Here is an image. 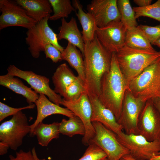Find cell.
<instances>
[{
  "mask_svg": "<svg viewBox=\"0 0 160 160\" xmlns=\"http://www.w3.org/2000/svg\"><path fill=\"white\" fill-rule=\"evenodd\" d=\"M85 87L88 95L99 97L103 75L110 69L112 53L102 45L95 33L91 41L84 42Z\"/></svg>",
  "mask_w": 160,
  "mask_h": 160,
  "instance_id": "1",
  "label": "cell"
},
{
  "mask_svg": "<svg viewBox=\"0 0 160 160\" xmlns=\"http://www.w3.org/2000/svg\"><path fill=\"white\" fill-rule=\"evenodd\" d=\"M127 87L115 53H113L110 69L104 74L100 80L98 98L102 103L113 113L117 121L120 115Z\"/></svg>",
  "mask_w": 160,
  "mask_h": 160,
  "instance_id": "2",
  "label": "cell"
},
{
  "mask_svg": "<svg viewBox=\"0 0 160 160\" xmlns=\"http://www.w3.org/2000/svg\"><path fill=\"white\" fill-rule=\"evenodd\" d=\"M121 71L128 85L147 67L160 57V51L124 45L115 53Z\"/></svg>",
  "mask_w": 160,
  "mask_h": 160,
  "instance_id": "3",
  "label": "cell"
},
{
  "mask_svg": "<svg viewBox=\"0 0 160 160\" xmlns=\"http://www.w3.org/2000/svg\"><path fill=\"white\" fill-rule=\"evenodd\" d=\"M127 90L144 103L159 97L160 91V57L130 81Z\"/></svg>",
  "mask_w": 160,
  "mask_h": 160,
  "instance_id": "4",
  "label": "cell"
},
{
  "mask_svg": "<svg viewBox=\"0 0 160 160\" xmlns=\"http://www.w3.org/2000/svg\"><path fill=\"white\" fill-rule=\"evenodd\" d=\"M50 17L38 22L26 32L25 42L31 56L35 58H39L41 52H44V46L47 44H51L61 53L64 49L58 43L57 34L48 25Z\"/></svg>",
  "mask_w": 160,
  "mask_h": 160,
  "instance_id": "5",
  "label": "cell"
},
{
  "mask_svg": "<svg viewBox=\"0 0 160 160\" xmlns=\"http://www.w3.org/2000/svg\"><path fill=\"white\" fill-rule=\"evenodd\" d=\"M31 130L26 115L20 111L0 125V142L16 151L22 145L23 138L30 133Z\"/></svg>",
  "mask_w": 160,
  "mask_h": 160,
  "instance_id": "6",
  "label": "cell"
},
{
  "mask_svg": "<svg viewBox=\"0 0 160 160\" xmlns=\"http://www.w3.org/2000/svg\"><path fill=\"white\" fill-rule=\"evenodd\" d=\"M117 138L136 160H149L159 155L160 140L150 142L140 135H127L121 131L116 134Z\"/></svg>",
  "mask_w": 160,
  "mask_h": 160,
  "instance_id": "7",
  "label": "cell"
},
{
  "mask_svg": "<svg viewBox=\"0 0 160 160\" xmlns=\"http://www.w3.org/2000/svg\"><path fill=\"white\" fill-rule=\"evenodd\" d=\"M95 133L89 144H94L106 154L108 160H120L124 156L130 154L129 151L118 140L116 134L100 123L92 122Z\"/></svg>",
  "mask_w": 160,
  "mask_h": 160,
  "instance_id": "8",
  "label": "cell"
},
{
  "mask_svg": "<svg viewBox=\"0 0 160 160\" xmlns=\"http://www.w3.org/2000/svg\"><path fill=\"white\" fill-rule=\"evenodd\" d=\"M145 103L135 97L126 90L124 96L121 113L117 120L127 135H139L137 123L138 118Z\"/></svg>",
  "mask_w": 160,
  "mask_h": 160,
  "instance_id": "9",
  "label": "cell"
},
{
  "mask_svg": "<svg viewBox=\"0 0 160 160\" xmlns=\"http://www.w3.org/2000/svg\"><path fill=\"white\" fill-rule=\"evenodd\" d=\"M0 30L14 26L27 29L31 28L38 22L29 17L25 11L15 1L0 0Z\"/></svg>",
  "mask_w": 160,
  "mask_h": 160,
  "instance_id": "10",
  "label": "cell"
},
{
  "mask_svg": "<svg viewBox=\"0 0 160 160\" xmlns=\"http://www.w3.org/2000/svg\"><path fill=\"white\" fill-rule=\"evenodd\" d=\"M7 71L8 74L25 81L37 93L44 94L54 103L58 105H61V96L51 89L49 86V80L47 77L31 71L21 70L13 65H10Z\"/></svg>",
  "mask_w": 160,
  "mask_h": 160,
  "instance_id": "11",
  "label": "cell"
},
{
  "mask_svg": "<svg viewBox=\"0 0 160 160\" xmlns=\"http://www.w3.org/2000/svg\"><path fill=\"white\" fill-rule=\"evenodd\" d=\"M61 105L71 111L82 121L86 133L82 139V143L84 145H88L95 132L91 121L92 108L87 93L86 92L83 93L79 99L73 101H67L62 98Z\"/></svg>",
  "mask_w": 160,
  "mask_h": 160,
  "instance_id": "12",
  "label": "cell"
},
{
  "mask_svg": "<svg viewBox=\"0 0 160 160\" xmlns=\"http://www.w3.org/2000/svg\"><path fill=\"white\" fill-rule=\"evenodd\" d=\"M137 126L139 135L148 141L160 140V113L152 99L145 103L138 118Z\"/></svg>",
  "mask_w": 160,
  "mask_h": 160,
  "instance_id": "13",
  "label": "cell"
},
{
  "mask_svg": "<svg viewBox=\"0 0 160 160\" xmlns=\"http://www.w3.org/2000/svg\"><path fill=\"white\" fill-rule=\"evenodd\" d=\"M127 29L121 21L97 27L96 36L103 46L111 53L117 52L125 45Z\"/></svg>",
  "mask_w": 160,
  "mask_h": 160,
  "instance_id": "14",
  "label": "cell"
},
{
  "mask_svg": "<svg viewBox=\"0 0 160 160\" xmlns=\"http://www.w3.org/2000/svg\"><path fill=\"white\" fill-rule=\"evenodd\" d=\"M87 9L94 18L98 28L121 21L116 0H92L87 5Z\"/></svg>",
  "mask_w": 160,
  "mask_h": 160,
  "instance_id": "15",
  "label": "cell"
},
{
  "mask_svg": "<svg viewBox=\"0 0 160 160\" xmlns=\"http://www.w3.org/2000/svg\"><path fill=\"white\" fill-rule=\"evenodd\" d=\"M88 95L92 108V122H99L116 134L122 131V127L118 123L113 113L102 103L98 97Z\"/></svg>",
  "mask_w": 160,
  "mask_h": 160,
  "instance_id": "16",
  "label": "cell"
},
{
  "mask_svg": "<svg viewBox=\"0 0 160 160\" xmlns=\"http://www.w3.org/2000/svg\"><path fill=\"white\" fill-rule=\"evenodd\" d=\"M35 104L37 107V113L36 120L32 124L30 125L31 130L30 135L31 136L35 127L49 116L54 114H60L69 118L76 116L67 108H63L51 102L43 94H39V98Z\"/></svg>",
  "mask_w": 160,
  "mask_h": 160,
  "instance_id": "17",
  "label": "cell"
},
{
  "mask_svg": "<svg viewBox=\"0 0 160 160\" xmlns=\"http://www.w3.org/2000/svg\"><path fill=\"white\" fill-rule=\"evenodd\" d=\"M61 22V26L59 28V32L57 35L58 40H66L77 47L83 56L84 42L75 18L72 17L70 20L67 22L65 18H62Z\"/></svg>",
  "mask_w": 160,
  "mask_h": 160,
  "instance_id": "18",
  "label": "cell"
},
{
  "mask_svg": "<svg viewBox=\"0 0 160 160\" xmlns=\"http://www.w3.org/2000/svg\"><path fill=\"white\" fill-rule=\"evenodd\" d=\"M17 3L25 11L30 17L39 22L51 16L53 12L49 0H16Z\"/></svg>",
  "mask_w": 160,
  "mask_h": 160,
  "instance_id": "19",
  "label": "cell"
},
{
  "mask_svg": "<svg viewBox=\"0 0 160 160\" xmlns=\"http://www.w3.org/2000/svg\"><path fill=\"white\" fill-rule=\"evenodd\" d=\"M0 85L22 95L26 99L29 105L35 103L39 98L38 93L31 87H28L21 80L7 73L0 76Z\"/></svg>",
  "mask_w": 160,
  "mask_h": 160,
  "instance_id": "20",
  "label": "cell"
},
{
  "mask_svg": "<svg viewBox=\"0 0 160 160\" xmlns=\"http://www.w3.org/2000/svg\"><path fill=\"white\" fill-rule=\"evenodd\" d=\"M72 5L78 10L75 12L76 15L82 27V36L84 42L92 41L97 27L95 19L90 14L84 12L79 1L73 0Z\"/></svg>",
  "mask_w": 160,
  "mask_h": 160,
  "instance_id": "21",
  "label": "cell"
},
{
  "mask_svg": "<svg viewBox=\"0 0 160 160\" xmlns=\"http://www.w3.org/2000/svg\"><path fill=\"white\" fill-rule=\"evenodd\" d=\"M66 63L60 65L52 77L54 91L63 97L66 88L77 78Z\"/></svg>",
  "mask_w": 160,
  "mask_h": 160,
  "instance_id": "22",
  "label": "cell"
},
{
  "mask_svg": "<svg viewBox=\"0 0 160 160\" xmlns=\"http://www.w3.org/2000/svg\"><path fill=\"white\" fill-rule=\"evenodd\" d=\"M83 57L80 51L69 42H68L66 47L61 53L62 60L67 62L70 66L76 71L78 76L85 83V64Z\"/></svg>",
  "mask_w": 160,
  "mask_h": 160,
  "instance_id": "23",
  "label": "cell"
},
{
  "mask_svg": "<svg viewBox=\"0 0 160 160\" xmlns=\"http://www.w3.org/2000/svg\"><path fill=\"white\" fill-rule=\"evenodd\" d=\"M59 124L57 122L50 124L40 122L35 128L32 136L36 137L39 145L47 146L53 139L59 137Z\"/></svg>",
  "mask_w": 160,
  "mask_h": 160,
  "instance_id": "24",
  "label": "cell"
},
{
  "mask_svg": "<svg viewBox=\"0 0 160 160\" xmlns=\"http://www.w3.org/2000/svg\"><path fill=\"white\" fill-rule=\"evenodd\" d=\"M125 45L137 49L155 50L137 26L127 30Z\"/></svg>",
  "mask_w": 160,
  "mask_h": 160,
  "instance_id": "25",
  "label": "cell"
},
{
  "mask_svg": "<svg viewBox=\"0 0 160 160\" xmlns=\"http://www.w3.org/2000/svg\"><path fill=\"white\" fill-rule=\"evenodd\" d=\"M60 133L71 137L76 135H84L86 129L81 120L77 116L69 118L68 120L63 119L59 123Z\"/></svg>",
  "mask_w": 160,
  "mask_h": 160,
  "instance_id": "26",
  "label": "cell"
},
{
  "mask_svg": "<svg viewBox=\"0 0 160 160\" xmlns=\"http://www.w3.org/2000/svg\"><path fill=\"white\" fill-rule=\"evenodd\" d=\"M117 6L121 17V21L127 30L138 26L135 13L129 0H117Z\"/></svg>",
  "mask_w": 160,
  "mask_h": 160,
  "instance_id": "27",
  "label": "cell"
},
{
  "mask_svg": "<svg viewBox=\"0 0 160 160\" xmlns=\"http://www.w3.org/2000/svg\"><path fill=\"white\" fill-rule=\"evenodd\" d=\"M52 8L53 14L49 20H56L67 18L73 12H76L75 8L70 0H49Z\"/></svg>",
  "mask_w": 160,
  "mask_h": 160,
  "instance_id": "28",
  "label": "cell"
},
{
  "mask_svg": "<svg viewBox=\"0 0 160 160\" xmlns=\"http://www.w3.org/2000/svg\"><path fill=\"white\" fill-rule=\"evenodd\" d=\"M86 92L84 82L78 76L76 79L66 89L63 96L67 101H73L79 99Z\"/></svg>",
  "mask_w": 160,
  "mask_h": 160,
  "instance_id": "29",
  "label": "cell"
},
{
  "mask_svg": "<svg viewBox=\"0 0 160 160\" xmlns=\"http://www.w3.org/2000/svg\"><path fill=\"white\" fill-rule=\"evenodd\" d=\"M133 8L136 19L142 16L147 17L160 22V0L145 7H135Z\"/></svg>",
  "mask_w": 160,
  "mask_h": 160,
  "instance_id": "30",
  "label": "cell"
},
{
  "mask_svg": "<svg viewBox=\"0 0 160 160\" xmlns=\"http://www.w3.org/2000/svg\"><path fill=\"white\" fill-rule=\"evenodd\" d=\"M107 157L106 153L94 144H90L83 156L78 160H101Z\"/></svg>",
  "mask_w": 160,
  "mask_h": 160,
  "instance_id": "31",
  "label": "cell"
},
{
  "mask_svg": "<svg viewBox=\"0 0 160 160\" xmlns=\"http://www.w3.org/2000/svg\"><path fill=\"white\" fill-rule=\"evenodd\" d=\"M137 27L151 44L160 37V25L154 26L140 25Z\"/></svg>",
  "mask_w": 160,
  "mask_h": 160,
  "instance_id": "32",
  "label": "cell"
},
{
  "mask_svg": "<svg viewBox=\"0 0 160 160\" xmlns=\"http://www.w3.org/2000/svg\"><path fill=\"white\" fill-rule=\"evenodd\" d=\"M35 104H33L23 107L14 108L0 102V121H1L7 117L11 115L13 116L22 110L33 109L35 107Z\"/></svg>",
  "mask_w": 160,
  "mask_h": 160,
  "instance_id": "33",
  "label": "cell"
},
{
  "mask_svg": "<svg viewBox=\"0 0 160 160\" xmlns=\"http://www.w3.org/2000/svg\"><path fill=\"white\" fill-rule=\"evenodd\" d=\"M44 52L46 57L50 59L53 63H57L62 60L61 52L51 44L45 45Z\"/></svg>",
  "mask_w": 160,
  "mask_h": 160,
  "instance_id": "34",
  "label": "cell"
},
{
  "mask_svg": "<svg viewBox=\"0 0 160 160\" xmlns=\"http://www.w3.org/2000/svg\"><path fill=\"white\" fill-rule=\"evenodd\" d=\"M9 158V160H35L30 150L26 152L20 150L16 152L15 157L10 155Z\"/></svg>",
  "mask_w": 160,
  "mask_h": 160,
  "instance_id": "35",
  "label": "cell"
},
{
  "mask_svg": "<svg viewBox=\"0 0 160 160\" xmlns=\"http://www.w3.org/2000/svg\"><path fill=\"white\" fill-rule=\"evenodd\" d=\"M152 1L151 0H134V2L138 7H142L151 4Z\"/></svg>",
  "mask_w": 160,
  "mask_h": 160,
  "instance_id": "36",
  "label": "cell"
},
{
  "mask_svg": "<svg viewBox=\"0 0 160 160\" xmlns=\"http://www.w3.org/2000/svg\"><path fill=\"white\" fill-rule=\"evenodd\" d=\"M9 148L7 144L0 142V155H3L6 154Z\"/></svg>",
  "mask_w": 160,
  "mask_h": 160,
  "instance_id": "37",
  "label": "cell"
},
{
  "mask_svg": "<svg viewBox=\"0 0 160 160\" xmlns=\"http://www.w3.org/2000/svg\"><path fill=\"white\" fill-rule=\"evenodd\" d=\"M154 105L160 113V97H156L152 99Z\"/></svg>",
  "mask_w": 160,
  "mask_h": 160,
  "instance_id": "38",
  "label": "cell"
},
{
  "mask_svg": "<svg viewBox=\"0 0 160 160\" xmlns=\"http://www.w3.org/2000/svg\"><path fill=\"white\" fill-rule=\"evenodd\" d=\"M31 152L35 160H46L45 159H40L38 157L35 147H33L32 148L31 150Z\"/></svg>",
  "mask_w": 160,
  "mask_h": 160,
  "instance_id": "39",
  "label": "cell"
},
{
  "mask_svg": "<svg viewBox=\"0 0 160 160\" xmlns=\"http://www.w3.org/2000/svg\"><path fill=\"white\" fill-rule=\"evenodd\" d=\"M120 160H136L132 157L129 154L123 156Z\"/></svg>",
  "mask_w": 160,
  "mask_h": 160,
  "instance_id": "40",
  "label": "cell"
},
{
  "mask_svg": "<svg viewBox=\"0 0 160 160\" xmlns=\"http://www.w3.org/2000/svg\"><path fill=\"white\" fill-rule=\"evenodd\" d=\"M153 44L156 46L160 48V37L156 40Z\"/></svg>",
  "mask_w": 160,
  "mask_h": 160,
  "instance_id": "41",
  "label": "cell"
},
{
  "mask_svg": "<svg viewBox=\"0 0 160 160\" xmlns=\"http://www.w3.org/2000/svg\"><path fill=\"white\" fill-rule=\"evenodd\" d=\"M149 160H160V152L159 155L154 156Z\"/></svg>",
  "mask_w": 160,
  "mask_h": 160,
  "instance_id": "42",
  "label": "cell"
},
{
  "mask_svg": "<svg viewBox=\"0 0 160 160\" xmlns=\"http://www.w3.org/2000/svg\"><path fill=\"white\" fill-rule=\"evenodd\" d=\"M101 160H108V159L107 157H106V158H105Z\"/></svg>",
  "mask_w": 160,
  "mask_h": 160,
  "instance_id": "43",
  "label": "cell"
},
{
  "mask_svg": "<svg viewBox=\"0 0 160 160\" xmlns=\"http://www.w3.org/2000/svg\"><path fill=\"white\" fill-rule=\"evenodd\" d=\"M160 95V93H159V95Z\"/></svg>",
  "mask_w": 160,
  "mask_h": 160,
  "instance_id": "44",
  "label": "cell"
},
{
  "mask_svg": "<svg viewBox=\"0 0 160 160\" xmlns=\"http://www.w3.org/2000/svg\"><path fill=\"white\" fill-rule=\"evenodd\" d=\"M159 97H160V95H159Z\"/></svg>",
  "mask_w": 160,
  "mask_h": 160,
  "instance_id": "45",
  "label": "cell"
}]
</instances>
